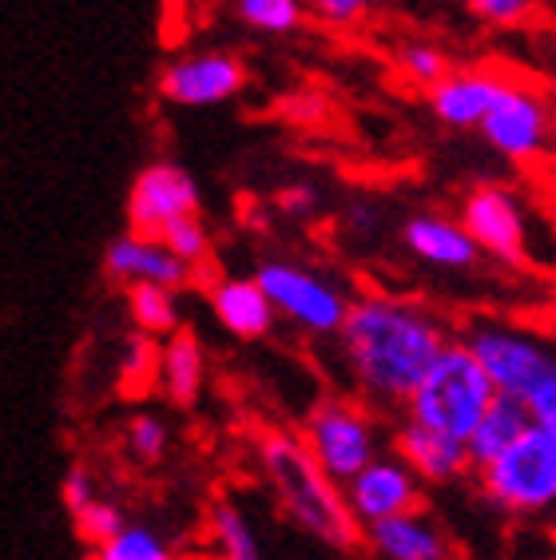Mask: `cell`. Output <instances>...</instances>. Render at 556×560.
<instances>
[{
  "instance_id": "6da1fadb",
  "label": "cell",
  "mask_w": 556,
  "mask_h": 560,
  "mask_svg": "<svg viewBox=\"0 0 556 560\" xmlns=\"http://www.w3.org/2000/svg\"><path fill=\"white\" fill-rule=\"evenodd\" d=\"M445 342L450 330L438 314L402 294H362L350 302L338 326V346L354 386L362 389L366 401L385 410L406 406Z\"/></svg>"
},
{
  "instance_id": "7a4b0ae2",
  "label": "cell",
  "mask_w": 556,
  "mask_h": 560,
  "mask_svg": "<svg viewBox=\"0 0 556 560\" xmlns=\"http://www.w3.org/2000/svg\"><path fill=\"white\" fill-rule=\"evenodd\" d=\"M258 469L270 493L302 533H311L326 549H354L362 525L346 505L343 486L311 457L306 442L290 430H267L258 438Z\"/></svg>"
},
{
  "instance_id": "3957f363",
  "label": "cell",
  "mask_w": 556,
  "mask_h": 560,
  "mask_svg": "<svg viewBox=\"0 0 556 560\" xmlns=\"http://www.w3.org/2000/svg\"><path fill=\"white\" fill-rule=\"evenodd\" d=\"M493 398H497V389H493L482 362L473 358L470 346L450 338L406 398V418L426 425V430L450 433V438L465 442Z\"/></svg>"
},
{
  "instance_id": "277c9868",
  "label": "cell",
  "mask_w": 556,
  "mask_h": 560,
  "mask_svg": "<svg viewBox=\"0 0 556 560\" xmlns=\"http://www.w3.org/2000/svg\"><path fill=\"white\" fill-rule=\"evenodd\" d=\"M477 477L493 505L513 517L556 513V442L536 425H529L509 450L482 465Z\"/></svg>"
},
{
  "instance_id": "5b68a950",
  "label": "cell",
  "mask_w": 556,
  "mask_h": 560,
  "mask_svg": "<svg viewBox=\"0 0 556 560\" xmlns=\"http://www.w3.org/2000/svg\"><path fill=\"white\" fill-rule=\"evenodd\" d=\"M255 282L263 287V294L270 299L278 318L294 323L306 335L331 338L338 335L346 311H350V294L338 287L334 279L318 275L314 267L290 259H267L258 262Z\"/></svg>"
},
{
  "instance_id": "8992f818",
  "label": "cell",
  "mask_w": 556,
  "mask_h": 560,
  "mask_svg": "<svg viewBox=\"0 0 556 560\" xmlns=\"http://www.w3.org/2000/svg\"><path fill=\"white\" fill-rule=\"evenodd\" d=\"M465 346L473 350V358L482 362V370L489 374L493 389L505 398L524 401L533 394V386H541L548 374L556 370V350L533 330L509 323H477L470 326Z\"/></svg>"
},
{
  "instance_id": "52a82bcc",
  "label": "cell",
  "mask_w": 556,
  "mask_h": 560,
  "mask_svg": "<svg viewBox=\"0 0 556 560\" xmlns=\"http://www.w3.org/2000/svg\"><path fill=\"white\" fill-rule=\"evenodd\" d=\"M302 442H306L314 462L343 486L362 465L374 462L385 438L382 425L362 406H354L346 398H326L314 406L306 425H302Z\"/></svg>"
},
{
  "instance_id": "ba28073f",
  "label": "cell",
  "mask_w": 556,
  "mask_h": 560,
  "mask_svg": "<svg viewBox=\"0 0 556 560\" xmlns=\"http://www.w3.org/2000/svg\"><path fill=\"white\" fill-rule=\"evenodd\" d=\"M553 112L548 100L529 84L505 80L501 96L493 100V108L482 116L477 131L497 155L513 163H536L545 160L553 148Z\"/></svg>"
},
{
  "instance_id": "9c48e42d",
  "label": "cell",
  "mask_w": 556,
  "mask_h": 560,
  "mask_svg": "<svg viewBox=\"0 0 556 560\" xmlns=\"http://www.w3.org/2000/svg\"><path fill=\"white\" fill-rule=\"evenodd\" d=\"M155 88L175 108H219L246 88V65L235 52H187L160 68Z\"/></svg>"
},
{
  "instance_id": "30bf717a",
  "label": "cell",
  "mask_w": 556,
  "mask_h": 560,
  "mask_svg": "<svg viewBox=\"0 0 556 560\" xmlns=\"http://www.w3.org/2000/svg\"><path fill=\"white\" fill-rule=\"evenodd\" d=\"M461 226L470 231L482 255H493L497 262H524L529 255V223L524 207L509 187L485 184L473 187L461 203Z\"/></svg>"
},
{
  "instance_id": "8fae6325",
  "label": "cell",
  "mask_w": 556,
  "mask_h": 560,
  "mask_svg": "<svg viewBox=\"0 0 556 560\" xmlns=\"http://www.w3.org/2000/svg\"><path fill=\"white\" fill-rule=\"evenodd\" d=\"M199 211V184L175 160H151L128 187V226L160 235L163 226Z\"/></svg>"
},
{
  "instance_id": "7c38bea8",
  "label": "cell",
  "mask_w": 556,
  "mask_h": 560,
  "mask_svg": "<svg viewBox=\"0 0 556 560\" xmlns=\"http://www.w3.org/2000/svg\"><path fill=\"white\" fill-rule=\"evenodd\" d=\"M343 493L358 525H374L421 505V477L397 453H378L350 481H343Z\"/></svg>"
},
{
  "instance_id": "4fadbf2b",
  "label": "cell",
  "mask_w": 556,
  "mask_h": 560,
  "mask_svg": "<svg viewBox=\"0 0 556 560\" xmlns=\"http://www.w3.org/2000/svg\"><path fill=\"white\" fill-rule=\"evenodd\" d=\"M104 270L107 279H116L119 287H131V282H160V287H187L195 279V267H187L183 259H175L172 250L163 247L160 235H139L128 231L107 243L104 250Z\"/></svg>"
},
{
  "instance_id": "5bb4252c",
  "label": "cell",
  "mask_w": 556,
  "mask_h": 560,
  "mask_svg": "<svg viewBox=\"0 0 556 560\" xmlns=\"http://www.w3.org/2000/svg\"><path fill=\"white\" fill-rule=\"evenodd\" d=\"M397 457L421 477V486H450V481H461L470 474V450L461 438H450V433L426 430L417 421H402V430L394 438Z\"/></svg>"
},
{
  "instance_id": "9a60e30c",
  "label": "cell",
  "mask_w": 556,
  "mask_h": 560,
  "mask_svg": "<svg viewBox=\"0 0 556 560\" xmlns=\"http://www.w3.org/2000/svg\"><path fill=\"white\" fill-rule=\"evenodd\" d=\"M362 540L382 560H453L450 537L417 509L362 525Z\"/></svg>"
},
{
  "instance_id": "2e32d148",
  "label": "cell",
  "mask_w": 556,
  "mask_h": 560,
  "mask_svg": "<svg viewBox=\"0 0 556 560\" xmlns=\"http://www.w3.org/2000/svg\"><path fill=\"white\" fill-rule=\"evenodd\" d=\"M402 243L414 259L438 270H470L477 267L482 250L470 238V231L461 226V219L445 215H414L402 226Z\"/></svg>"
},
{
  "instance_id": "e0dca14e",
  "label": "cell",
  "mask_w": 556,
  "mask_h": 560,
  "mask_svg": "<svg viewBox=\"0 0 556 560\" xmlns=\"http://www.w3.org/2000/svg\"><path fill=\"white\" fill-rule=\"evenodd\" d=\"M505 75L489 72H445L438 84L429 88V108L445 128H477L482 116L501 96Z\"/></svg>"
},
{
  "instance_id": "ac0fdd59",
  "label": "cell",
  "mask_w": 556,
  "mask_h": 560,
  "mask_svg": "<svg viewBox=\"0 0 556 560\" xmlns=\"http://www.w3.org/2000/svg\"><path fill=\"white\" fill-rule=\"evenodd\" d=\"M211 311L227 335L246 338V342L267 338L278 318L270 299L263 294V287L255 279H219L211 287Z\"/></svg>"
},
{
  "instance_id": "d6986e66",
  "label": "cell",
  "mask_w": 556,
  "mask_h": 560,
  "mask_svg": "<svg viewBox=\"0 0 556 560\" xmlns=\"http://www.w3.org/2000/svg\"><path fill=\"white\" fill-rule=\"evenodd\" d=\"M204 382H207V354H204V342L192 335V330H172L167 342L160 346V377H155V386L172 398V406L179 410H192L199 394H204Z\"/></svg>"
},
{
  "instance_id": "ffe728a7",
  "label": "cell",
  "mask_w": 556,
  "mask_h": 560,
  "mask_svg": "<svg viewBox=\"0 0 556 560\" xmlns=\"http://www.w3.org/2000/svg\"><path fill=\"white\" fill-rule=\"evenodd\" d=\"M524 430H529V410H524L517 398H505V394H497V398L485 406L482 421H477V425H473V433L465 438L470 465H473V469L489 465L493 457L509 450V445H513Z\"/></svg>"
},
{
  "instance_id": "44dd1931",
  "label": "cell",
  "mask_w": 556,
  "mask_h": 560,
  "mask_svg": "<svg viewBox=\"0 0 556 560\" xmlns=\"http://www.w3.org/2000/svg\"><path fill=\"white\" fill-rule=\"evenodd\" d=\"M128 314L139 335L167 338L172 330H179V291L160 287V282H131Z\"/></svg>"
},
{
  "instance_id": "7402d4cb",
  "label": "cell",
  "mask_w": 556,
  "mask_h": 560,
  "mask_svg": "<svg viewBox=\"0 0 556 560\" xmlns=\"http://www.w3.org/2000/svg\"><path fill=\"white\" fill-rule=\"evenodd\" d=\"M207 528H211V560H267L255 537V525L231 501H219L211 509Z\"/></svg>"
},
{
  "instance_id": "603a6c76",
  "label": "cell",
  "mask_w": 556,
  "mask_h": 560,
  "mask_svg": "<svg viewBox=\"0 0 556 560\" xmlns=\"http://www.w3.org/2000/svg\"><path fill=\"white\" fill-rule=\"evenodd\" d=\"M231 12L239 24L263 36H290L306 24L302 0H231Z\"/></svg>"
},
{
  "instance_id": "cb8c5ba5",
  "label": "cell",
  "mask_w": 556,
  "mask_h": 560,
  "mask_svg": "<svg viewBox=\"0 0 556 560\" xmlns=\"http://www.w3.org/2000/svg\"><path fill=\"white\" fill-rule=\"evenodd\" d=\"M88 560H179L172 552V545L148 525H124L119 533H112L107 540L92 545Z\"/></svg>"
},
{
  "instance_id": "d4e9b609",
  "label": "cell",
  "mask_w": 556,
  "mask_h": 560,
  "mask_svg": "<svg viewBox=\"0 0 556 560\" xmlns=\"http://www.w3.org/2000/svg\"><path fill=\"white\" fill-rule=\"evenodd\" d=\"M160 377V346L151 335H131L119 354V386L124 394H148Z\"/></svg>"
},
{
  "instance_id": "484cf974",
  "label": "cell",
  "mask_w": 556,
  "mask_h": 560,
  "mask_svg": "<svg viewBox=\"0 0 556 560\" xmlns=\"http://www.w3.org/2000/svg\"><path fill=\"white\" fill-rule=\"evenodd\" d=\"M397 72L406 75L409 84L426 88V92H429L441 75L450 72V56L441 52L438 44H429V40H406L402 48H397Z\"/></svg>"
},
{
  "instance_id": "4316f807",
  "label": "cell",
  "mask_w": 556,
  "mask_h": 560,
  "mask_svg": "<svg viewBox=\"0 0 556 560\" xmlns=\"http://www.w3.org/2000/svg\"><path fill=\"white\" fill-rule=\"evenodd\" d=\"M160 238H163V247L172 250L175 259L187 262V267H204L207 255H211V231L204 226L199 211H195V215L175 219V223H167L160 231Z\"/></svg>"
},
{
  "instance_id": "83f0119b",
  "label": "cell",
  "mask_w": 556,
  "mask_h": 560,
  "mask_svg": "<svg viewBox=\"0 0 556 560\" xmlns=\"http://www.w3.org/2000/svg\"><path fill=\"white\" fill-rule=\"evenodd\" d=\"M306 4V16L326 28H338V33H350L358 24H366L370 16L382 12L385 0H302Z\"/></svg>"
},
{
  "instance_id": "f1b7e54d",
  "label": "cell",
  "mask_w": 556,
  "mask_h": 560,
  "mask_svg": "<svg viewBox=\"0 0 556 560\" xmlns=\"http://www.w3.org/2000/svg\"><path fill=\"white\" fill-rule=\"evenodd\" d=\"M124 442H128V453L136 462L155 465L167 453V425L155 413H136L124 430Z\"/></svg>"
},
{
  "instance_id": "f546056e",
  "label": "cell",
  "mask_w": 556,
  "mask_h": 560,
  "mask_svg": "<svg viewBox=\"0 0 556 560\" xmlns=\"http://www.w3.org/2000/svg\"><path fill=\"white\" fill-rule=\"evenodd\" d=\"M465 9L493 28H521L545 9V0H465Z\"/></svg>"
},
{
  "instance_id": "4dcf8cb0",
  "label": "cell",
  "mask_w": 556,
  "mask_h": 560,
  "mask_svg": "<svg viewBox=\"0 0 556 560\" xmlns=\"http://www.w3.org/2000/svg\"><path fill=\"white\" fill-rule=\"evenodd\" d=\"M76 521V537L84 540V545H100V540H107L112 533H119V528L128 525L124 521V513H119V505H112V501H88L80 513H72Z\"/></svg>"
},
{
  "instance_id": "1f68e13d",
  "label": "cell",
  "mask_w": 556,
  "mask_h": 560,
  "mask_svg": "<svg viewBox=\"0 0 556 560\" xmlns=\"http://www.w3.org/2000/svg\"><path fill=\"white\" fill-rule=\"evenodd\" d=\"M278 112L290 124H299V128H314V124H322V119L331 116V100L322 96V92H314V88H299V92L278 100Z\"/></svg>"
},
{
  "instance_id": "d6a6232c",
  "label": "cell",
  "mask_w": 556,
  "mask_h": 560,
  "mask_svg": "<svg viewBox=\"0 0 556 560\" xmlns=\"http://www.w3.org/2000/svg\"><path fill=\"white\" fill-rule=\"evenodd\" d=\"M521 406L529 410V425H536V430L548 433L556 442V370L541 386H533V394H529Z\"/></svg>"
},
{
  "instance_id": "836d02e7",
  "label": "cell",
  "mask_w": 556,
  "mask_h": 560,
  "mask_svg": "<svg viewBox=\"0 0 556 560\" xmlns=\"http://www.w3.org/2000/svg\"><path fill=\"white\" fill-rule=\"evenodd\" d=\"M96 481H92V474H88L84 465H72L65 474V481H60V501H65L68 513H80V509L88 505V501H96Z\"/></svg>"
},
{
  "instance_id": "e575fe53",
  "label": "cell",
  "mask_w": 556,
  "mask_h": 560,
  "mask_svg": "<svg viewBox=\"0 0 556 560\" xmlns=\"http://www.w3.org/2000/svg\"><path fill=\"white\" fill-rule=\"evenodd\" d=\"M275 203L282 215H294V219H306L318 211V187L314 184H290L275 195Z\"/></svg>"
},
{
  "instance_id": "d590c367",
  "label": "cell",
  "mask_w": 556,
  "mask_h": 560,
  "mask_svg": "<svg viewBox=\"0 0 556 560\" xmlns=\"http://www.w3.org/2000/svg\"><path fill=\"white\" fill-rule=\"evenodd\" d=\"M343 223H346V231H350V235L370 238V235L378 231V223H382V215H378V207H374V203H366V199H354V203L346 207Z\"/></svg>"
},
{
  "instance_id": "8d00e7d4",
  "label": "cell",
  "mask_w": 556,
  "mask_h": 560,
  "mask_svg": "<svg viewBox=\"0 0 556 560\" xmlns=\"http://www.w3.org/2000/svg\"><path fill=\"white\" fill-rule=\"evenodd\" d=\"M548 151H553V155H556V128H553V148H548Z\"/></svg>"
}]
</instances>
